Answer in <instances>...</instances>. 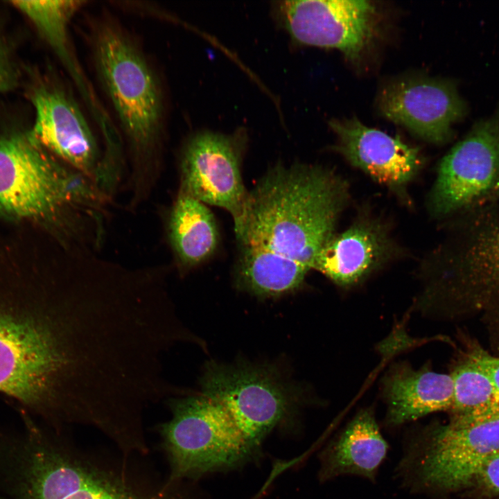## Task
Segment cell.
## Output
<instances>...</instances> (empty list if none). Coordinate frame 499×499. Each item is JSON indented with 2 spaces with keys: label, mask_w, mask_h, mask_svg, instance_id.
I'll return each mask as SVG.
<instances>
[{
  "label": "cell",
  "mask_w": 499,
  "mask_h": 499,
  "mask_svg": "<svg viewBox=\"0 0 499 499\" xmlns=\"http://www.w3.org/2000/svg\"><path fill=\"white\" fill-rule=\"evenodd\" d=\"M495 499H499V497H498V498H495Z\"/></svg>",
  "instance_id": "obj_25"
},
{
  "label": "cell",
  "mask_w": 499,
  "mask_h": 499,
  "mask_svg": "<svg viewBox=\"0 0 499 499\" xmlns=\"http://www.w3.org/2000/svg\"><path fill=\"white\" fill-rule=\"evenodd\" d=\"M164 403L170 417L157 428L170 480L193 482L238 469L261 455L218 402L189 393Z\"/></svg>",
  "instance_id": "obj_5"
},
{
  "label": "cell",
  "mask_w": 499,
  "mask_h": 499,
  "mask_svg": "<svg viewBox=\"0 0 499 499\" xmlns=\"http://www.w3.org/2000/svg\"><path fill=\"white\" fill-rule=\"evenodd\" d=\"M110 202L96 184L57 161L29 130L0 134V216L35 222L65 245L92 247Z\"/></svg>",
  "instance_id": "obj_2"
},
{
  "label": "cell",
  "mask_w": 499,
  "mask_h": 499,
  "mask_svg": "<svg viewBox=\"0 0 499 499\" xmlns=\"http://www.w3.org/2000/svg\"><path fill=\"white\" fill-rule=\"evenodd\" d=\"M234 272L237 287L258 297H278L293 293L309 271L299 263L271 252L240 248Z\"/></svg>",
  "instance_id": "obj_20"
},
{
  "label": "cell",
  "mask_w": 499,
  "mask_h": 499,
  "mask_svg": "<svg viewBox=\"0 0 499 499\" xmlns=\"http://www.w3.org/2000/svg\"><path fill=\"white\" fill-rule=\"evenodd\" d=\"M94 50L100 85L128 142V207L133 211L150 198L161 176V92L144 54L121 29L100 26Z\"/></svg>",
  "instance_id": "obj_4"
},
{
  "label": "cell",
  "mask_w": 499,
  "mask_h": 499,
  "mask_svg": "<svg viewBox=\"0 0 499 499\" xmlns=\"http://www.w3.org/2000/svg\"><path fill=\"white\" fill-rule=\"evenodd\" d=\"M0 281V392L74 421L102 394L116 332L108 301L80 267L62 259L28 283Z\"/></svg>",
  "instance_id": "obj_1"
},
{
  "label": "cell",
  "mask_w": 499,
  "mask_h": 499,
  "mask_svg": "<svg viewBox=\"0 0 499 499\" xmlns=\"http://www.w3.org/2000/svg\"><path fill=\"white\" fill-rule=\"evenodd\" d=\"M348 194L344 180L326 168L277 165L248 192L235 230L240 247L267 251L312 270Z\"/></svg>",
  "instance_id": "obj_3"
},
{
  "label": "cell",
  "mask_w": 499,
  "mask_h": 499,
  "mask_svg": "<svg viewBox=\"0 0 499 499\" xmlns=\"http://www.w3.org/2000/svg\"><path fill=\"white\" fill-rule=\"evenodd\" d=\"M470 358L487 374L493 385L497 397L499 418V358L483 351H476L471 354Z\"/></svg>",
  "instance_id": "obj_24"
},
{
  "label": "cell",
  "mask_w": 499,
  "mask_h": 499,
  "mask_svg": "<svg viewBox=\"0 0 499 499\" xmlns=\"http://www.w3.org/2000/svg\"><path fill=\"white\" fill-rule=\"evenodd\" d=\"M382 388L387 405L385 421L390 426L450 410L453 405L450 374L435 372L427 366L414 370L405 363L398 364L385 376Z\"/></svg>",
  "instance_id": "obj_17"
},
{
  "label": "cell",
  "mask_w": 499,
  "mask_h": 499,
  "mask_svg": "<svg viewBox=\"0 0 499 499\" xmlns=\"http://www.w3.org/2000/svg\"><path fill=\"white\" fill-rule=\"evenodd\" d=\"M394 252L383 225L361 220L328 239L317 253L313 269L339 286H349L383 266Z\"/></svg>",
  "instance_id": "obj_16"
},
{
  "label": "cell",
  "mask_w": 499,
  "mask_h": 499,
  "mask_svg": "<svg viewBox=\"0 0 499 499\" xmlns=\"http://www.w3.org/2000/svg\"><path fill=\"white\" fill-rule=\"evenodd\" d=\"M168 241L181 272L209 259L216 252L219 233L207 206L178 191L166 220Z\"/></svg>",
  "instance_id": "obj_19"
},
{
  "label": "cell",
  "mask_w": 499,
  "mask_h": 499,
  "mask_svg": "<svg viewBox=\"0 0 499 499\" xmlns=\"http://www.w3.org/2000/svg\"><path fill=\"white\" fill-rule=\"evenodd\" d=\"M247 141L244 129L231 134L200 131L185 142L180 160V192L222 208L240 225L248 192L241 175Z\"/></svg>",
  "instance_id": "obj_10"
},
{
  "label": "cell",
  "mask_w": 499,
  "mask_h": 499,
  "mask_svg": "<svg viewBox=\"0 0 499 499\" xmlns=\"http://www.w3.org/2000/svg\"><path fill=\"white\" fill-rule=\"evenodd\" d=\"M21 71L10 41L0 29V95L19 85Z\"/></svg>",
  "instance_id": "obj_22"
},
{
  "label": "cell",
  "mask_w": 499,
  "mask_h": 499,
  "mask_svg": "<svg viewBox=\"0 0 499 499\" xmlns=\"http://www.w3.org/2000/svg\"><path fill=\"white\" fill-rule=\"evenodd\" d=\"M453 383L451 419L478 422L499 419L493 385L487 374L471 358L450 374Z\"/></svg>",
  "instance_id": "obj_21"
},
{
  "label": "cell",
  "mask_w": 499,
  "mask_h": 499,
  "mask_svg": "<svg viewBox=\"0 0 499 499\" xmlns=\"http://www.w3.org/2000/svg\"><path fill=\"white\" fill-rule=\"evenodd\" d=\"M498 452L499 419H450L425 431L403 459L402 468L413 489L448 493L471 486L486 461Z\"/></svg>",
  "instance_id": "obj_8"
},
{
  "label": "cell",
  "mask_w": 499,
  "mask_h": 499,
  "mask_svg": "<svg viewBox=\"0 0 499 499\" xmlns=\"http://www.w3.org/2000/svg\"><path fill=\"white\" fill-rule=\"evenodd\" d=\"M28 95L35 110L34 123L29 130L32 137L102 190L103 155L73 96L60 85L40 79L30 85Z\"/></svg>",
  "instance_id": "obj_12"
},
{
  "label": "cell",
  "mask_w": 499,
  "mask_h": 499,
  "mask_svg": "<svg viewBox=\"0 0 499 499\" xmlns=\"http://www.w3.org/2000/svg\"><path fill=\"white\" fill-rule=\"evenodd\" d=\"M200 385V394L222 405L259 449L273 432L292 435L298 428L303 394L275 365L211 361Z\"/></svg>",
  "instance_id": "obj_6"
},
{
  "label": "cell",
  "mask_w": 499,
  "mask_h": 499,
  "mask_svg": "<svg viewBox=\"0 0 499 499\" xmlns=\"http://www.w3.org/2000/svg\"><path fill=\"white\" fill-rule=\"evenodd\" d=\"M459 216L455 237L442 250L440 280L499 289V204Z\"/></svg>",
  "instance_id": "obj_15"
},
{
  "label": "cell",
  "mask_w": 499,
  "mask_h": 499,
  "mask_svg": "<svg viewBox=\"0 0 499 499\" xmlns=\"http://www.w3.org/2000/svg\"><path fill=\"white\" fill-rule=\"evenodd\" d=\"M329 125L338 136V152L351 165L393 191L404 193L423 164L417 147L367 127L356 117L333 119Z\"/></svg>",
  "instance_id": "obj_14"
},
{
  "label": "cell",
  "mask_w": 499,
  "mask_h": 499,
  "mask_svg": "<svg viewBox=\"0 0 499 499\" xmlns=\"http://www.w3.org/2000/svg\"><path fill=\"white\" fill-rule=\"evenodd\" d=\"M388 448L373 411L362 410L321 451L318 478L356 475L374 481Z\"/></svg>",
  "instance_id": "obj_18"
},
{
  "label": "cell",
  "mask_w": 499,
  "mask_h": 499,
  "mask_svg": "<svg viewBox=\"0 0 499 499\" xmlns=\"http://www.w3.org/2000/svg\"><path fill=\"white\" fill-rule=\"evenodd\" d=\"M471 485L487 493L499 494V452L486 461Z\"/></svg>",
  "instance_id": "obj_23"
},
{
  "label": "cell",
  "mask_w": 499,
  "mask_h": 499,
  "mask_svg": "<svg viewBox=\"0 0 499 499\" xmlns=\"http://www.w3.org/2000/svg\"><path fill=\"white\" fill-rule=\"evenodd\" d=\"M189 481L148 487L73 444L42 446L33 454L28 472V499H198Z\"/></svg>",
  "instance_id": "obj_7"
},
{
  "label": "cell",
  "mask_w": 499,
  "mask_h": 499,
  "mask_svg": "<svg viewBox=\"0 0 499 499\" xmlns=\"http://www.w3.org/2000/svg\"><path fill=\"white\" fill-rule=\"evenodd\" d=\"M273 7L295 44L336 49L351 61L360 59L375 30L376 8L369 1H281Z\"/></svg>",
  "instance_id": "obj_11"
},
{
  "label": "cell",
  "mask_w": 499,
  "mask_h": 499,
  "mask_svg": "<svg viewBox=\"0 0 499 499\" xmlns=\"http://www.w3.org/2000/svg\"><path fill=\"white\" fill-rule=\"evenodd\" d=\"M499 204V107L441 159L428 198L432 216L446 218Z\"/></svg>",
  "instance_id": "obj_9"
},
{
  "label": "cell",
  "mask_w": 499,
  "mask_h": 499,
  "mask_svg": "<svg viewBox=\"0 0 499 499\" xmlns=\"http://www.w3.org/2000/svg\"><path fill=\"white\" fill-rule=\"evenodd\" d=\"M378 105L387 119L435 144L451 140L453 125L467 111L453 82L428 78H406L387 84Z\"/></svg>",
  "instance_id": "obj_13"
}]
</instances>
